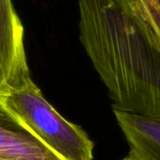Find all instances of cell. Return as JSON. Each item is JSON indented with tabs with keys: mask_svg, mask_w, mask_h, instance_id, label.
<instances>
[{
	"mask_svg": "<svg viewBox=\"0 0 160 160\" xmlns=\"http://www.w3.org/2000/svg\"><path fill=\"white\" fill-rule=\"evenodd\" d=\"M80 40L112 108L160 118V0H78Z\"/></svg>",
	"mask_w": 160,
	"mask_h": 160,
	"instance_id": "1",
	"label": "cell"
},
{
	"mask_svg": "<svg viewBox=\"0 0 160 160\" xmlns=\"http://www.w3.org/2000/svg\"><path fill=\"white\" fill-rule=\"evenodd\" d=\"M32 131L65 160H93L94 143L82 128L66 120L30 80L24 86L0 95Z\"/></svg>",
	"mask_w": 160,
	"mask_h": 160,
	"instance_id": "2",
	"label": "cell"
},
{
	"mask_svg": "<svg viewBox=\"0 0 160 160\" xmlns=\"http://www.w3.org/2000/svg\"><path fill=\"white\" fill-rule=\"evenodd\" d=\"M30 80L22 22L11 0H0V95L22 87Z\"/></svg>",
	"mask_w": 160,
	"mask_h": 160,
	"instance_id": "3",
	"label": "cell"
},
{
	"mask_svg": "<svg viewBox=\"0 0 160 160\" xmlns=\"http://www.w3.org/2000/svg\"><path fill=\"white\" fill-rule=\"evenodd\" d=\"M0 159L65 160L50 149L0 96Z\"/></svg>",
	"mask_w": 160,
	"mask_h": 160,
	"instance_id": "4",
	"label": "cell"
},
{
	"mask_svg": "<svg viewBox=\"0 0 160 160\" xmlns=\"http://www.w3.org/2000/svg\"><path fill=\"white\" fill-rule=\"evenodd\" d=\"M119 127L136 160H160V118L113 109Z\"/></svg>",
	"mask_w": 160,
	"mask_h": 160,
	"instance_id": "5",
	"label": "cell"
},
{
	"mask_svg": "<svg viewBox=\"0 0 160 160\" xmlns=\"http://www.w3.org/2000/svg\"><path fill=\"white\" fill-rule=\"evenodd\" d=\"M123 160H136V159H135V158H133L131 155H128L127 158H124Z\"/></svg>",
	"mask_w": 160,
	"mask_h": 160,
	"instance_id": "6",
	"label": "cell"
},
{
	"mask_svg": "<svg viewBox=\"0 0 160 160\" xmlns=\"http://www.w3.org/2000/svg\"><path fill=\"white\" fill-rule=\"evenodd\" d=\"M0 160H1V159H0Z\"/></svg>",
	"mask_w": 160,
	"mask_h": 160,
	"instance_id": "7",
	"label": "cell"
}]
</instances>
